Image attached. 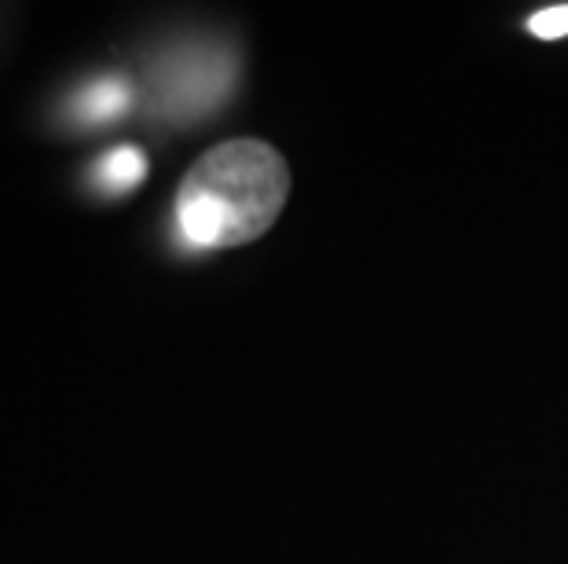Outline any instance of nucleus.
Wrapping results in <instances>:
<instances>
[{
    "instance_id": "obj_1",
    "label": "nucleus",
    "mask_w": 568,
    "mask_h": 564,
    "mask_svg": "<svg viewBox=\"0 0 568 564\" xmlns=\"http://www.w3.org/2000/svg\"><path fill=\"white\" fill-rule=\"evenodd\" d=\"M290 198V165L264 140H227L180 180L176 227L191 249H232L261 238Z\"/></svg>"
},
{
    "instance_id": "obj_2",
    "label": "nucleus",
    "mask_w": 568,
    "mask_h": 564,
    "mask_svg": "<svg viewBox=\"0 0 568 564\" xmlns=\"http://www.w3.org/2000/svg\"><path fill=\"white\" fill-rule=\"evenodd\" d=\"M232 78H235V70L221 52H180L176 59H169V66L162 70L165 106L176 117L210 111V106L224 100Z\"/></svg>"
},
{
    "instance_id": "obj_3",
    "label": "nucleus",
    "mask_w": 568,
    "mask_h": 564,
    "mask_svg": "<svg viewBox=\"0 0 568 564\" xmlns=\"http://www.w3.org/2000/svg\"><path fill=\"white\" fill-rule=\"evenodd\" d=\"M132 103V89L122 74H103L92 78L89 85H81L67 103V117L78 129H100L118 122Z\"/></svg>"
},
{
    "instance_id": "obj_4",
    "label": "nucleus",
    "mask_w": 568,
    "mask_h": 564,
    "mask_svg": "<svg viewBox=\"0 0 568 564\" xmlns=\"http://www.w3.org/2000/svg\"><path fill=\"white\" fill-rule=\"evenodd\" d=\"M148 176V158H143L140 147H114L106 151L92 170V184L103 195H129L136 191Z\"/></svg>"
},
{
    "instance_id": "obj_5",
    "label": "nucleus",
    "mask_w": 568,
    "mask_h": 564,
    "mask_svg": "<svg viewBox=\"0 0 568 564\" xmlns=\"http://www.w3.org/2000/svg\"><path fill=\"white\" fill-rule=\"evenodd\" d=\"M528 27H531V33H536V38H542V41H558V38H565V33H568V4L547 8V11H536Z\"/></svg>"
}]
</instances>
